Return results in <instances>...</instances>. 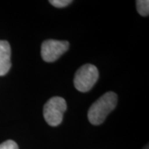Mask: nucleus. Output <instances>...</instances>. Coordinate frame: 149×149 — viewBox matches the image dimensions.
I'll return each instance as SVG.
<instances>
[{
  "mask_svg": "<svg viewBox=\"0 0 149 149\" xmlns=\"http://www.w3.org/2000/svg\"><path fill=\"white\" fill-rule=\"evenodd\" d=\"M49 3L56 8H64L72 3L71 0H50Z\"/></svg>",
  "mask_w": 149,
  "mask_h": 149,
  "instance_id": "7",
  "label": "nucleus"
},
{
  "mask_svg": "<svg viewBox=\"0 0 149 149\" xmlns=\"http://www.w3.org/2000/svg\"><path fill=\"white\" fill-rule=\"evenodd\" d=\"M67 41H57L49 39L44 41L42 44L41 55L43 61L46 62H54L60 58L69 48Z\"/></svg>",
  "mask_w": 149,
  "mask_h": 149,
  "instance_id": "4",
  "label": "nucleus"
},
{
  "mask_svg": "<svg viewBox=\"0 0 149 149\" xmlns=\"http://www.w3.org/2000/svg\"><path fill=\"white\" fill-rule=\"evenodd\" d=\"M12 66L11 47L7 41L0 40V76L5 75Z\"/></svg>",
  "mask_w": 149,
  "mask_h": 149,
  "instance_id": "5",
  "label": "nucleus"
},
{
  "mask_svg": "<svg viewBox=\"0 0 149 149\" xmlns=\"http://www.w3.org/2000/svg\"><path fill=\"white\" fill-rule=\"evenodd\" d=\"M66 109L67 104L64 98L60 96L51 98L43 108V115L46 122L52 127L60 125Z\"/></svg>",
  "mask_w": 149,
  "mask_h": 149,
  "instance_id": "2",
  "label": "nucleus"
},
{
  "mask_svg": "<svg viewBox=\"0 0 149 149\" xmlns=\"http://www.w3.org/2000/svg\"><path fill=\"white\" fill-rule=\"evenodd\" d=\"M118 96L114 92H107L91 105L88 111V119L93 125L104 123L107 116L117 105Z\"/></svg>",
  "mask_w": 149,
  "mask_h": 149,
  "instance_id": "1",
  "label": "nucleus"
},
{
  "mask_svg": "<svg viewBox=\"0 0 149 149\" xmlns=\"http://www.w3.org/2000/svg\"><path fill=\"white\" fill-rule=\"evenodd\" d=\"M0 149H19L17 144L13 140H7L0 144Z\"/></svg>",
  "mask_w": 149,
  "mask_h": 149,
  "instance_id": "8",
  "label": "nucleus"
},
{
  "mask_svg": "<svg viewBox=\"0 0 149 149\" xmlns=\"http://www.w3.org/2000/svg\"><path fill=\"white\" fill-rule=\"evenodd\" d=\"M143 149H148V144H147V146H146Z\"/></svg>",
  "mask_w": 149,
  "mask_h": 149,
  "instance_id": "9",
  "label": "nucleus"
},
{
  "mask_svg": "<svg viewBox=\"0 0 149 149\" xmlns=\"http://www.w3.org/2000/svg\"><path fill=\"white\" fill-rule=\"evenodd\" d=\"M99 79V70L95 65L85 64L80 67L75 72L74 78V85L75 89L80 92H87L91 91Z\"/></svg>",
  "mask_w": 149,
  "mask_h": 149,
  "instance_id": "3",
  "label": "nucleus"
},
{
  "mask_svg": "<svg viewBox=\"0 0 149 149\" xmlns=\"http://www.w3.org/2000/svg\"><path fill=\"white\" fill-rule=\"evenodd\" d=\"M137 11L141 16L147 17L149 14L148 0H138L136 1Z\"/></svg>",
  "mask_w": 149,
  "mask_h": 149,
  "instance_id": "6",
  "label": "nucleus"
}]
</instances>
